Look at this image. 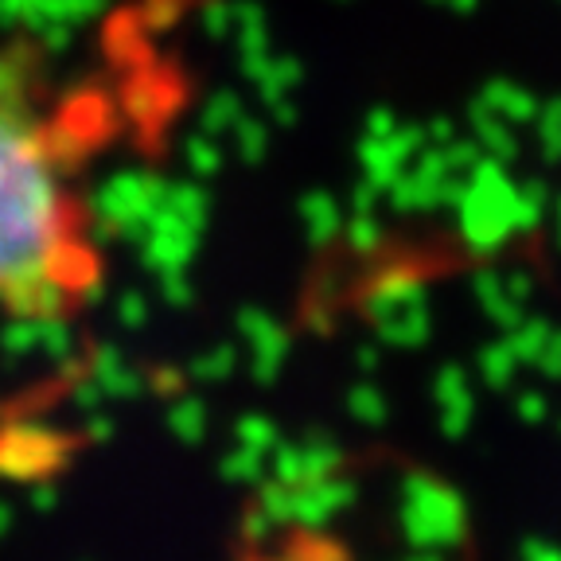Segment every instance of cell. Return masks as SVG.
<instances>
[{"instance_id": "6da1fadb", "label": "cell", "mask_w": 561, "mask_h": 561, "mask_svg": "<svg viewBox=\"0 0 561 561\" xmlns=\"http://www.w3.org/2000/svg\"><path fill=\"white\" fill-rule=\"evenodd\" d=\"M94 117L24 47H0V312L67 320L102 285Z\"/></svg>"}]
</instances>
